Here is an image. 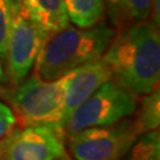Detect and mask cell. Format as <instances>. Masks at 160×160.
I'll use <instances>...</instances> for the list:
<instances>
[{
	"label": "cell",
	"instance_id": "8fae6325",
	"mask_svg": "<svg viewBox=\"0 0 160 160\" xmlns=\"http://www.w3.org/2000/svg\"><path fill=\"white\" fill-rule=\"evenodd\" d=\"M69 22L81 29L92 28L104 14V0H64Z\"/></svg>",
	"mask_w": 160,
	"mask_h": 160
},
{
	"label": "cell",
	"instance_id": "5b68a950",
	"mask_svg": "<svg viewBox=\"0 0 160 160\" xmlns=\"http://www.w3.org/2000/svg\"><path fill=\"white\" fill-rule=\"evenodd\" d=\"M139 135L134 119L126 118L68 137L69 151L74 160H120Z\"/></svg>",
	"mask_w": 160,
	"mask_h": 160
},
{
	"label": "cell",
	"instance_id": "6da1fadb",
	"mask_svg": "<svg viewBox=\"0 0 160 160\" xmlns=\"http://www.w3.org/2000/svg\"><path fill=\"white\" fill-rule=\"evenodd\" d=\"M102 59L112 80L135 95L148 94L159 87V29L147 20L121 29Z\"/></svg>",
	"mask_w": 160,
	"mask_h": 160
},
{
	"label": "cell",
	"instance_id": "9a60e30c",
	"mask_svg": "<svg viewBox=\"0 0 160 160\" xmlns=\"http://www.w3.org/2000/svg\"><path fill=\"white\" fill-rule=\"evenodd\" d=\"M16 122L17 120L12 109L5 103L0 102V139L7 135L14 128Z\"/></svg>",
	"mask_w": 160,
	"mask_h": 160
},
{
	"label": "cell",
	"instance_id": "7c38bea8",
	"mask_svg": "<svg viewBox=\"0 0 160 160\" xmlns=\"http://www.w3.org/2000/svg\"><path fill=\"white\" fill-rule=\"evenodd\" d=\"M137 125L139 134L145 132L159 129L160 125V90L159 87L148 94H145L140 101V107L137 108Z\"/></svg>",
	"mask_w": 160,
	"mask_h": 160
},
{
	"label": "cell",
	"instance_id": "30bf717a",
	"mask_svg": "<svg viewBox=\"0 0 160 160\" xmlns=\"http://www.w3.org/2000/svg\"><path fill=\"white\" fill-rule=\"evenodd\" d=\"M153 0H104V12L118 29H125L149 18Z\"/></svg>",
	"mask_w": 160,
	"mask_h": 160
},
{
	"label": "cell",
	"instance_id": "ba28073f",
	"mask_svg": "<svg viewBox=\"0 0 160 160\" xmlns=\"http://www.w3.org/2000/svg\"><path fill=\"white\" fill-rule=\"evenodd\" d=\"M112 80V72L102 57L86 63L64 75L65 96L62 128L75 109L80 107L103 83Z\"/></svg>",
	"mask_w": 160,
	"mask_h": 160
},
{
	"label": "cell",
	"instance_id": "ac0fdd59",
	"mask_svg": "<svg viewBox=\"0 0 160 160\" xmlns=\"http://www.w3.org/2000/svg\"><path fill=\"white\" fill-rule=\"evenodd\" d=\"M5 77V74H4V70H2V67H1V63H0V82L4 80Z\"/></svg>",
	"mask_w": 160,
	"mask_h": 160
},
{
	"label": "cell",
	"instance_id": "e0dca14e",
	"mask_svg": "<svg viewBox=\"0 0 160 160\" xmlns=\"http://www.w3.org/2000/svg\"><path fill=\"white\" fill-rule=\"evenodd\" d=\"M5 137L0 139V160H6V158H5Z\"/></svg>",
	"mask_w": 160,
	"mask_h": 160
},
{
	"label": "cell",
	"instance_id": "7a4b0ae2",
	"mask_svg": "<svg viewBox=\"0 0 160 160\" xmlns=\"http://www.w3.org/2000/svg\"><path fill=\"white\" fill-rule=\"evenodd\" d=\"M115 33V29L104 22L87 29L68 25L44 43L34 62V75L44 81H55L101 58Z\"/></svg>",
	"mask_w": 160,
	"mask_h": 160
},
{
	"label": "cell",
	"instance_id": "52a82bcc",
	"mask_svg": "<svg viewBox=\"0 0 160 160\" xmlns=\"http://www.w3.org/2000/svg\"><path fill=\"white\" fill-rule=\"evenodd\" d=\"M64 155L63 135L52 127L13 128L5 137L6 160H56Z\"/></svg>",
	"mask_w": 160,
	"mask_h": 160
},
{
	"label": "cell",
	"instance_id": "8992f818",
	"mask_svg": "<svg viewBox=\"0 0 160 160\" xmlns=\"http://www.w3.org/2000/svg\"><path fill=\"white\" fill-rule=\"evenodd\" d=\"M49 39L14 1L13 20L7 43V70L13 83H22L32 69L44 43Z\"/></svg>",
	"mask_w": 160,
	"mask_h": 160
},
{
	"label": "cell",
	"instance_id": "4fadbf2b",
	"mask_svg": "<svg viewBox=\"0 0 160 160\" xmlns=\"http://www.w3.org/2000/svg\"><path fill=\"white\" fill-rule=\"evenodd\" d=\"M123 160H160V132L159 129L145 132L137 138Z\"/></svg>",
	"mask_w": 160,
	"mask_h": 160
},
{
	"label": "cell",
	"instance_id": "5bb4252c",
	"mask_svg": "<svg viewBox=\"0 0 160 160\" xmlns=\"http://www.w3.org/2000/svg\"><path fill=\"white\" fill-rule=\"evenodd\" d=\"M13 10L14 0H0V59H6Z\"/></svg>",
	"mask_w": 160,
	"mask_h": 160
},
{
	"label": "cell",
	"instance_id": "d6986e66",
	"mask_svg": "<svg viewBox=\"0 0 160 160\" xmlns=\"http://www.w3.org/2000/svg\"><path fill=\"white\" fill-rule=\"evenodd\" d=\"M62 160H72V159H70V158H69V157H67V154H65L63 158H62Z\"/></svg>",
	"mask_w": 160,
	"mask_h": 160
},
{
	"label": "cell",
	"instance_id": "277c9868",
	"mask_svg": "<svg viewBox=\"0 0 160 160\" xmlns=\"http://www.w3.org/2000/svg\"><path fill=\"white\" fill-rule=\"evenodd\" d=\"M138 95L109 80L69 116L63 133L68 138L86 128L106 126L129 118L138 108Z\"/></svg>",
	"mask_w": 160,
	"mask_h": 160
},
{
	"label": "cell",
	"instance_id": "2e32d148",
	"mask_svg": "<svg viewBox=\"0 0 160 160\" xmlns=\"http://www.w3.org/2000/svg\"><path fill=\"white\" fill-rule=\"evenodd\" d=\"M160 5H159V0H153V4H152V8H151V23L154 25L155 28L159 29V24H160V12H159Z\"/></svg>",
	"mask_w": 160,
	"mask_h": 160
},
{
	"label": "cell",
	"instance_id": "3957f363",
	"mask_svg": "<svg viewBox=\"0 0 160 160\" xmlns=\"http://www.w3.org/2000/svg\"><path fill=\"white\" fill-rule=\"evenodd\" d=\"M64 76L55 81H44L33 74L13 92V114L22 126H49L64 137Z\"/></svg>",
	"mask_w": 160,
	"mask_h": 160
},
{
	"label": "cell",
	"instance_id": "ffe728a7",
	"mask_svg": "<svg viewBox=\"0 0 160 160\" xmlns=\"http://www.w3.org/2000/svg\"><path fill=\"white\" fill-rule=\"evenodd\" d=\"M56 160H62V159H56Z\"/></svg>",
	"mask_w": 160,
	"mask_h": 160
},
{
	"label": "cell",
	"instance_id": "9c48e42d",
	"mask_svg": "<svg viewBox=\"0 0 160 160\" xmlns=\"http://www.w3.org/2000/svg\"><path fill=\"white\" fill-rule=\"evenodd\" d=\"M23 13L48 38L69 25L64 0H14Z\"/></svg>",
	"mask_w": 160,
	"mask_h": 160
}]
</instances>
